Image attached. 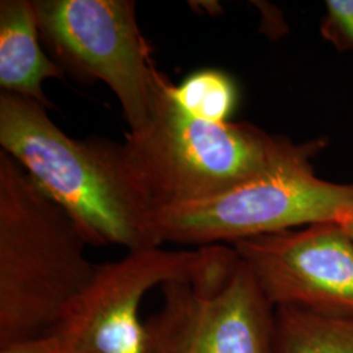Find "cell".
<instances>
[{"label":"cell","instance_id":"obj_1","mask_svg":"<svg viewBox=\"0 0 353 353\" xmlns=\"http://www.w3.org/2000/svg\"><path fill=\"white\" fill-rule=\"evenodd\" d=\"M38 102L0 92V145L58 203L93 246H157L154 208L127 165L122 144L77 140Z\"/></svg>","mask_w":353,"mask_h":353},{"label":"cell","instance_id":"obj_2","mask_svg":"<svg viewBox=\"0 0 353 353\" xmlns=\"http://www.w3.org/2000/svg\"><path fill=\"white\" fill-rule=\"evenodd\" d=\"M63 208L0 152V351L49 336L96 276Z\"/></svg>","mask_w":353,"mask_h":353},{"label":"cell","instance_id":"obj_3","mask_svg":"<svg viewBox=\"0 0 353 353\" xmlns=\"http://www.w3.org/2000/svg\"><path fill=\"white\" fill-rule=\"evenodd\" d=\"M159 71L148 122L128 131L122 150L154 211L196 202L265 173L297 148L249 122L211 123L186 113Z\"/></svg>","mask_w":353,"mask_h":353},{"label":"cell","instance_id":"obj_4","mask_svg":"<svg viewBox=\"0 0 353 353\" xmlns=\"http://www.w3.org/2000/svg\"><path fill=\"white\" fill-rule=\"evenodd\" d=\"M323 144H299L265 173L212 198L154 211L152 234L157 246L233 245L318 223L341 224L353 208V182L316 176L312 159Z\"/></svg>","mask_w":353,"mask_h":353},{"label":"cell","instance_id":"obj_5","mask_svg":"<svg viewBox=\"0 0 353 353\" xmlns=\"http://www.w3.org/2000/svg\"><path fill=\"white\" fill-rule=\"evenodd\" d=\"M160 288L163 306L145 319L148 353H275V307L233 246Z\"/></svg>","mask_w":353,"mask_h":353},{"label":"cell","instance_id":"obj_6","mask_svg":"<svg viewBox=\"0 0 353 353\" xmlns=\"http://www.w3.org/2000/svg\"><path fill=\"white\" fill-rule=\"evenodd\" d=\"M42 42L64 72L102 81L122 106L130 131L151 115L159 71L141 36L135 1L34 0Z\"/></svg>","mask_w":353,"mask_h":353},{"label":"cell","instance_id":"obj_7","mask_svg":"<svg viewBox=\"0 0 353 353\" xmlns=\"http://www.w3.org/2000/svg\"><path fill=\"white\" fill-rule=\"evenodd\" d=\"M219 245L195 250L145 248L117 262L99 265L96 276L61 326L41 341L0 353H148L144 296L173 280L196 275Z\"/></svg>","mask_w":353,"mask_h":353},{"label":"cell","instance_id":"obj_8","mask_svg":"<svg viewBox=\"0 0 353 353\" xmlns=\"http://www.w3.org/2000/svg\"><path fill=\"white\" fill-rule=\"evenodd\" d=\"M232 246L274 307L353 316V245L339 223H318Z\"/></svg>","mask_w":353,"mask_h":353},{"label":"cell","instance_id":"obj_9","mask_svg":"<svg viewBox=\"0 0 353 353\" xmlns=\"http://www.w3.org/2000/svg\"><path fill=\"white\" fill-rule=\"evenodd\" d=\"M34 1H0V92L12 93L50 109L43 83L65 72L39 45Z\"/></svg>","mask_w":353,"mask_h":353},{"label":"cell","instance_id":"obj_10","mask_svg":"<svg viewBox=\"0 0 353 353\" xmlns=\"http://www.w3.org/2000/svg\"><path fill=\"white\" fill-rule=\"evenodd\" d=\"M275 353H353V316L275 307Z\"/></svg>","mask_w":353,"mask_h":353},{"label":"cell","instance_id":"obj_11","mask_svg":"<svg viewBox=\"0 0 353 353\" xmlns=\"http://www.w3.org/2000/svg\"><path fill=\"white\" fill-rule=\"evenodd\" d=\"M174 101L196 119L229 122L237 103V87L230 76L219 70H201L170 87Z\"/></svg>","mask_w":353,"mask_h":353},{"label":"cell","instance_id":"obj_12","mask_svg":"<svg viewBox=\"0 0 353 353\" xmlns=\"http://www.w3.org/2000/svg\"><path fill=\"white\" fill-rule=\"evenodd\" d=\"M319 32L336 50L353 51V0H327Z\"/></svg>","mask_w":353,"mask_h":353},{"label":"cell","instance_id":"obj_13","mask_svg":"<svg viewBox=\"0 0 353 353\" xmlns=\"http://www.w3.org/2000/svg\"><path fill=\"white\" fill-rule=\"evenodd\" d=\"M341 228L344 229V232L347 233V236L350 237V240L353 245V208L350 211V214L345 216V219L341 223Z\"/></svg>","mask_w":353,"mask_h":353}]
</instances>
